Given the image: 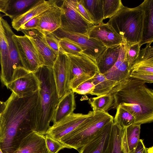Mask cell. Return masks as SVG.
Returning a JSON list of instances; mask_svg holds the SVG:
<instances>
[{
  "label": "cell",
  "mask_w": 153,
  "mask_h": 153,
  "mask_svg": "<svg viewBox=\"0 0 153 153\" xmlns=\"http://www.w3.org/2000/svg\"><path fill=\"white\" fill-rule=\"evenodd\" d=\"M2 17L1 16L0 11V34L4 33V30L2 26V23L1 21V18Z\"/></svg>",
  "instance_id": "ee69618b"
},
{
  "label": "cell",
  "mask_w": 153,
  "mask_h": 153,
  "mask_svg": "<svg viewBox=\"0 0 153 153\" xmlns=\"http://www.w3.org/2000/svg\"><path fill=\"white\" fill-rule=\"evenodd\" d=\"M1 21L4 34L8 45L11 69L14 74L16 69L22 66L16 47L12 38V36L14 33L6 20L2 17Z\"/></svg>",
  "instance_id": "484cf974"
},
{
  "label": "cell",
  "mask_w": 153,
  "mask_h": 153,
  "mask_svg": "<svg viewBox=\"0 0 153 153\" xmlns=\"http://www.w3.org/2000/svg\"><path fill=\"white\" fill-rule=\"evenodd\" d=\"M147 43L132 65L130 76L146 83L153 82V47Z\"/></svg>",
  "instance_id": "30bf717a"
},
{
  "label": "cell",
  "mask_w": 153,
  "mask_h": 153,
  "mask_svg": "<svg viewBox=\"0 0 153 153\" xmlns=\"http://www.w3.org/2000/svg\"><path fill=\"white\" fill-rule=\"evenodd\" d=\"M82 1L94 25H97L103 23L102 0H82Z\"/></svg>",
  "instance_id": "f1b7e54d"
},
{
  "label": "cell",
  "mask_w": 153,
  "mask_h": 153,
  "mask_svg": "<svg viewBox=\"0 0 153 153\" xmlns=\"http://www.w3.org/2000/svg\"><path fill=\"white\" fill-rule=\"evenodd\" d=\"M67 55L68 58L69 85L71 90L92 78L99 72L96 62L87 56L83 53L79 56Z\"/></svg>",
  "instance_id": "8992f818"
},
{
  "label": "cell",
  "mask_w": 153,
  "mask_h": 153,
  "mask_svg": "<svg viewBox=\"0 0 153 153\" xmlns=\"http://www.w3.org/2000/svg\"><path fill=\"white\" fill-rule=\"evenodd\" d=\"M76 106L74 92L70 90L59 100L52 120L53 124L74 113Z\"/></svg>",
  "instance_id": "7402d4cb"
},
{
  "label": "cell",
  "mask_w": 153,
  "mask_h": 153,
  "mask_svg": "<svg viewBox=\"0 0 153 153\" xmlns=\"http://www.w3.org/2000/svg\"><path fill=\"white\" fill-rule=\"evenodd\" d=\"M39 22V16L35 17L22 25L20 28V30L36 29L38 26Z\"/></svg>",
  "instance_id": "ab89813d"
},
{
  "label": "cell",
  "mask_w": 153,
  "mask_h": 153,
  "mask_svg": "<svg viewBox=\"0 0 153 153\" xmlns=\"http://www.w3.org/2000/svg\"><path fill=\"white\" fill-rule=\"evenodd\" d=\"M13 39L16 47L22 66L29 71L34 73L42 66L33 45L26 35L14 34Z\"/></svg>",
  "instance_id": "8fae6325"
},
{
  "label": "cell",
  "mask_w": 153,
  "mask_h": 153,
  "mask_svg": "<svg viewBox=\"0 0 153 153\" xmlns=\"http://www.w3.org/2000/svg\"><path fill=\"white\" fill-rule=\"evenodd\" d=\"M145 12L141 4L132 8L123 6L107 22L127 44L142 40Z\"/></svg>",
  "instance_id": "277c9868"
},
{
  "label": "cell",
  "mask_w": 153,
  "mask_h": 153,
  "mask_svg": "<svg viewBox=\"0 0 153 153\" xmlns=\"http://www.w3.org/2000/svg\"><path fill=\"white\" fill-rule=\"evenodd\" d=\"M114 101L113 95L111 93H109L91 98L88 99V103L93 111L100 110L107 112L113 107Z\"/></svg>",
  "instance_id": "4dcf8cb0"
},
{
  "label": "cell",
  "mask_w": 153,
  "mask_h": 153,
  "mask_svg": "<svg viewBox=\"0 0 153 153\" xmlns=\"http://www.w3.org/2000/svg\"><path fill=\"white\" fill-rule=\"evenodd\" d=\"M92 80L95 87L90 94L97 97L110 93L118 83L108 79L104 74L99 72L95 75Z\"/></svg>",
  "instance_id": "4316f807"
},
{
  "label": "cell",
  "mask_w": 153,
  "mask_h": 153,
  "mask_svg": "<svg viewBox=\"0 0 153 153\" xmlns=\"http://www.w3.org/2000/svg\"></svg>",
  "instance_id": "bcb514c9"
},
{
  "label": "cell",
  "mask_w": 153,
  "mask_h": 153,
  "mask_svg": "<svg viewBox=\"0 0 153 153\" xmlns=\"http://www.w3.org/2000/svg\"><path fill=\"white\" fill-rule=\"evenodd\" d=\"M123 152V153H125V152Z\"/></svg>",
  "instance_id": "7dc6e473"
},
{
  "label": "cell",
  "mask_w": 153,
  "mask_h": 153,
  "mask_svg": "<svg viewBox=\"0 0 153 153\" xmlns=\"http://www.w3.org/2000/svg\"><path fill=\"white\" fill-rule=\"evenodd\" d=\"M76 7L79 13L88 22L94 25L88 12L83 5L82 0H76Z\"/></svg>",
  "instance_id": "f35d334b"
},
{
  "label": "cell",
  "mask_w": 153,
  "mask_h": 153,
  "mask_svg": "<svg viewBox=\"0 0 153 153\" xmlns=\"http://www.w3.org/2000/svg\"><path fill=\"white\" fill-rule=\"evenodd\" d=\"M140 125L133 124L123 128L121 144L122 151L130 153L137 146L140 139Z\"/></svg>",
  "instance_id": "d4e9b609"
},
{
  "label": "cell",
  "mask_w": 153,
  "mask_h": 153,
  "mask_svg": "<svg viewBox=\"0 0 153 153\" xmlns=\"http://www.w3.org/2000/svg\"><path fill=\"white\" fill-rule=\"evenodd\" d=\"M94 87L92 78L81 83L72 91L79 94H90L93 91Z\"/></svg>",
  "instance_id": "8d00e7d4"
},
{
  "label": "cell",
  "mask_w": 153,
  "mask_h": 153,
  "mask_svg": "<svg viewBox=\"0 0 153 153\" xmlns=\"http://www.w3.org/2000/svg\"><path fill=\"white\" fill-rule=\"evenodd\" d=\"M39 82L37 118L34 131L45 135L59 102L52 68L42 65L33 73Z\"/></svg>",
  "instance_id": "3957f363"
},
{
  "label": "cell",
  "mask_w": 153,
  "mask_h": 153,
  "mask_svg": "<svg viewBox=\"0 0 153 153\" xmlns=\"http://www.w3.org/2000/svg\"><path fill=\"white\" fill-rule=\"evenodd\" d=\"M0 79L2 83L7 87L12 81L13 73L11 69L8 45L4 33L0 34Z\"/></svg>",
  "instance_id": "44dd1931"
},
{
  "label": "cell",
  "mask_w": 153,
  "mask_h": 153,
  "mask_svg": "<svg viewBox=\"0 0 153 153\" xmlns=\"http://www.w3.org/2000/svg\"><path fill=\"white\" fill-rule=\"evenodd\" d=\"M93 112L90 111L86 114L73 113L50 126L46 134L59 142L61 138L72 132L91 116Z\"/></svg>",
  "instance_id": "4fadbf2b"
},
{
  "label": "cell",
  "mask_w": 153,
  "mask_h": 153,
  "mask_svg": "<svg viewBox=\"0 0 153 153\" xmlns=\"http://www.w3.org/2000/svg\"><path fill=\"white\" fill-rule=\"evenodd\" d=\"M45 38L49 46L58 54L60 51L59 39H57L52 33L46 35Z\"/></svg>",
  "instance_id": "74e56055"
},
{
  "label": "cell",
  "mask_w": 153,
  "mask_h": 153,
  "mask_svg": "<svg viewBox=\"0 0 153 153\" xmlns=\"http://www.w3.org/2000/svg\"><path fill=\"white\" fill-rule=\"evenodd\" d=\"M0 153H3L0 148Z\"/></svg>",
  "instance_id": "f6af8a7d"
},
{
  "label": "cell",
  "mask_w": 153,
  "mask_h": 153,
  "mask_svg": "<svg viewBox=\"0 0 153 153\" xmlns=\"http://www.w3.org/2000/svg\"><path fill=\"white\" fill-rule=\"evenodd\" d=\"M127 53V44L123 41L117 61L104 74L108 79L119 82L130 77L131 67L128 61Z\"/></svg>",
  "instance_id": "2e32d148"
},
{
  "label": "cell",
  "mask_w": 153,
  "mask_h": 153,
  "mask_svg": "<svg viewBox=\"0 0 153 153\" xmlns=\"http://www.w3.org/2000/svg\"><path fill=\"white\" fill-rule=\"evenodd\" d=\"M13 153H49L44 135L33 131L25 137Z\"/></svg>",
  "instance_id": "ac0fdd59"
},
{
  "label": "cell",
  "mask_w": 153,
  "mask_h": 153,
  "mask_svg": "<svg viewBox=\"0 0 153 153\" xmlns=\"http://www.w3.org/2000/svg\"><path fill=\"white\" fill-rule=\"evenodd\" d=\"M145 12L142 37L139 44L152 43L153 41V0H145L141 4Z\"/></svg>",
  "instance_id": "cb8c5ba5"
},
{
  "label": "cell",
  "mask_w": 153,
  "mask_h": 153,
  "mask_svg": "<svg viewBox=\"0 0 153 153\" xmlns=\"http://www.w3.org/2000/svg\"><path fill=\"white\" fill-rule=\"evenodd\" d=\"M52 68L58 96L60 99L71 90L69 85L68 55L59 51Z\"/></svg>",
  "instance_id": "5bb4252c"
},
{
  "label": "cell",
  "mask_w": 153,
  "mask_h": 153,
  "mask_svg": "<svg viewBox=\"0 0 153 153\" xmlns=\"http://www.w3.org/2000/svg\"><path fill=\"white\" fill-rule=\"evenodd\" d=\"M60 51L67 54L79 56L82 53V50L77 45L65 39H59Z\"/></svg>",
  "instance_id": "836d02e7"
},
{
  "label": "cell",
  "mask_w": 153,
  "mask_h": 153,
  "mask_svg": "<svg viewBox=\"0 0 153 153\" xmlns=\"http://www.w3.org/2000/svg\"><path fill=\"white\" fill-rule=\"evenodd\" d=\"M123 128L114 123L108 144L103 153H123L121 140Z\"/></svg>",
  "instance_id": "f546056e"
},
{
  "label": "cell",
  "mask_w": 153,
  "mask_h": 153,
  "mask_svg": "<svg viewBox=\"0 0 153 153\" xmlns=\"http://www.w3.org/2000/svg\"><path fill=\"white\" fill-rule=\"evenodd\" d=\"M76 0H65L60 7L61 11L60 28L70 32L88 36L94 25L88 22L79 13L76 7Z\"/></svg>",
  "instance_id": "52a82bcc"
},
{
  "label": "cell",
  "mask_w": 153,
  "mask_h": 153,
  "mask_svg": "<svg viewBox=\"0 0 153 153\" xmlns=\"http://www.w3.org/2000/svg\"><path fill=\"white\" fill-rule=\"evenodd\" d=\"M9 0H0V11L5 14L8 6Z\"/></svg>",
  "instance_id": "b9f144b4"
},
{
  "label": "cell",
  "mask_w": 153,
  "mask_h": 153,
  "mask_svg": "<svg viewBox=\"0 0 153 153\" xmlns=\"http://www.w3.org/2000/svg\"><path fill=\"white\" fill-rule=\"evenodd\" d=\"M152 148H146L143 143V140L140 139L137 146L130 153H151Z\"/></svg>",
  "instance_id": "60d3db41"
},
{
  "label": "cell",
  "mask_w": 153,
  "mask_h": 153,
  "mask_svg": "<svg viewBox=\"0 0 153 153\" xmlns=\"http://www.w3.org/2000/svg\"><path fill=\"white\" fill-rule=\"evenodd\" d=\"M103 19L111 18L123 6L121 0H102Z\"/></svg>",
  "instance_id": "d6a6232c"
},
{
  "label": "cell",
  "mask_w": 153,
  "mask_h": 153,
  "mask_svg": "<svg viewBox=\"0 0 153 153\" xmlns=\"http://www.w3.org/2000/svg\"><path fill=\"white\" fill-rule=\"evenodd\" d=\"M58 1L38 0L29 9L12 19V27L18 31L21 26L33 18L38 16L50 8L57 5Z\"/></svg>",
  "instance_id": "ffe728a7"
},
{
  "label": "cell",
  "mask_w": 153,
  "mask_h": 153,
  "mask_svg": "<svg viewBox=\"0 0 153 153\" xmlns=\"http://www.w3.org/2000/svg\"><path fill=\"white\" fill-rule=\"evenodd\" d=\"M31 41L36 48L42 65L52 68L58 54L48 45L45 35L36 29L21 30Z\"/></svg>",
  "instance_id": "7c38bea8"
},
{
  "label": "cell",
  "mask_w": 153,
  "mask_h": 153,
  "mask_svg": "<svg viewBox=\"0 0 153 153\" xmlns=\"http://www.w3.org/2000/svg\"><path fill=\"white\" fill-rule=\"evenodd\" d=\"M123 43L107 47L96 61L99 73L104 74L110 69L117 61Z\"/></svg>",
  "instance_id": "603a6c76"
},
{
  "label": "cell",
  "mask_w": 153,
  "mask_h": 153,
  "mask_svg": "<svg viewBox=\"0 0 153 153\" xmlns=\"http://www.w3.org/2000/svg\"><path fill=\"white\" fill-rule=\"evenodd\" d=\"M116 109V113L113 119L114 123L117 124L122 128L135 123L134 117L120 105H118Z\"/></svg>",
  "instance_id": "1f68e13d"
},
{
  "label": "cell",
  "mask_w": 153,
  "mask_h": 153,
  "mask_svg": "<svg viewBox=\"0 0 153 153\" xmlns=\"http://www.w3.org/2000/svg\"><path fill=\"white\" fill-rule=\"evenodd\" d=\"M88 36L100 41L106 47L123 42L122 36L108 23L94 25L89 31Z\"/></svg>",
  "instance_id": "9a60e30c"
},
{
  "label": "cell",
  "mask_w": 153,
  "mask_h": 153,
  "mask_svg": "<svg viewBox=\"0 0 153 153\" xmlns=\"http://www.w3.org/2000/svg\"><path fill=\"white\" fill-rule=\"evenodd\" d=\"M127 44V57L131 67L139 54L141 46L139 43Z\"/></svg>",
  "instance_id": "e575fe53"
},
{
  "label": "cell",
  "mask_w": 153,
  "mask_h": 153,
  "mask_svg": "<svg viewBox=\"0 0 153 153\" xmlns=\"http://www.w3.org/2000/svg\"><path fill=\"white\" fill-rule=\"evenodd\" d=\"M38 0H9L5 15L11 19L29 9Z\"/></svg>",
  "instance_id": "83f0119b"
},
{
  "label": "cell",
  "mask_w": 153,
  "mask_h": 153,
  "mask_svg": "<svg viewBox=\"0 0 153 153\" xmlns=\"http://www.w3.org/2000/svg\"><path fill=\"white\" fill-rule=\"evenodd\" d=\"M6 106L5 102H2L0 101V115H1L4 111Z\"/></svg>",
  "instance_id": "7bdbcfd3"
},
{
  "label": "cell",
  "mask_w": 153,
  "mask_h": 153,
  "mask_svg": "<svg viewBox=\"0 0 153 153\" xmlns=\"http://www.w3.org/2000/svg\"><path fill=\"white\" fill-rule=\"evenodd\" d=\"M38 90L22 97L12 92L5 102L0 121V148L3 153H13L23 138L34 131Z\"/></svg>",
  "instance_id": "6da1fadb"
},
{
  "label": "cell",
  "mask_w": 153,
  "mask_h": 153,
  "mask_svg": "<svg viewBox=\"0 0 153 153\" xmlns=\"http://www.w3.org/2000/svg\"><path fill=\"white\" fill-rule=\"evenodd\" d=\"M110 93L113 95L116 109L119 105L135 118L134 124L153 121V91L143 82L130 77L118 82Z\"/></svg>",
  "instance_id": "7a4b0ae2"
},
{
  "label": "cell",
  "mask_w": 153,
  "mask_h": 153,
  "mask_svg": "<svg viewBox=\"0 0 153 153\" xmlns=\"http://www.w3.org/2000/svg\"><path fill=\"white\" fill-rule=\"evenodd\" d=\"M113 120L111 121L90 141L82 147L79 153H103L109 141Z\"/></svg>",
  "instance_id": "d6986e66"
},
{
  "label": "cell",
  "mask_w": 153,
  "mask_h": 153,
  "mask_svg": "<svg viewBox=\"0 0 153 153\" xmlns=\"http://www.w3.org/2000/svg\"><path fill=\"white\" fill-rule=\"evenodd\" d=\"M93 112V114L76 129L60 139L59 142L65 148L76 150L80 148L113 120V117L108 112L100 110Z\"/></svg>",
  "instance_id": "5b68a950"
},
{
  "label": "cell",
  "mask_w": 153,
  "mask_h": 153,
  "mask_svg": "<svg viewBox=\"0 0 153 153\" xmlns=\"http://www.w3.org/2000/svg\"><path fill=\"white\" fill-rule=\"evenodd\" d=\"M58 39H65L77 45L82 53L96 62V60L107 48L100 41L81 34L68 32L60 28L52 33Z\"/></svg>",
  "instance_id": "ba28073f"
},
{
  "label": "cell",
  "mask_w": 153,
  "mask_h": 153,
  "mask_svg": "<svg viewBox=\"0 0 153 153\" xmlns=\"http://www.w3.org/2000/svg\"><path fill=\"white\" fill-rule=\"evenodd\" d=\"M39 80L33 73L31 72L22 66L15 70L12 81L6 87L18 96H26L38 91Z\"/></svg>",
  "instance_id": "9c48e42d"
},
{
  "label": "cell",
  "mask_w": 153,
  "mask_h": 153,
  "mask_svg": "<svg viewBox=\"0 0 153 153\" xmlns=\"http://www.w3.org/2000/svg\"><path fill=\"white\" fill-rule=\"evenodd\" d=\"M45 137L46 146L49 153H58L60 150L65 148L60 142L48 135L45 134Z\"/></svg>",
  "instance_id": "d590c367"
},
{
  "label": "cell",
  "mask_w": 153,
  "mask_h": 153,
  "mask_svg": "<svg viewBox=\"0 0 153 153\" xmlns=\"http://www.w3.org/2000/svg\"><path fill=\"white\" fill-rule=\"evenodd\" d=\"M61 7L57 5L44 11L38 16L36 29L45 35L53 32L61 27Z\"/></svg>",
  "instance_id": "e0dca14e"
}]
</instances>
